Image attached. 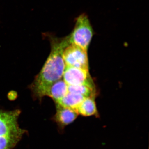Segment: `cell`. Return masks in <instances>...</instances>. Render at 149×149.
Listing matches in <instances>:
<instances>
[{
	"instance_id": "1",
	"label": "cell",
	"mask_w": 149,
	"mask_h": 149,
	"mask_svg": "<svg viewBox=\"0 0 149 149\" xmlns=\"http://www.w3.org/2000/svg\"><path fill=\"white\" fill-rule=\"evenodd\" d=\"M51 51L40 73L30 86L33 95L40 99L47 96L49 89L63 77L65 65L63 58L65 49L69 45L68 36L58 38L49 36Z\"/></svg>"
},
{
	"instance_id": "2",
	"label": "cell",
	"mask_w": 149,
	"mask_h": 149,
	"mask_svg": "<svg viewBox=\"0 0 149 149\" xmlns=\"http://www.w3.org/2000/svg\"><path fill=\"white\" fill-rule=\"evenodd\" d=\"M19 110H0V149H11L21 139L24 130L19 126Z\"/></svg>"
},
{
	"instance_id": "3",
	"label": "cell",
	"mask_w": 149,
	"mask_h": 149,
	"mask_svg": "<svg viewBox=\"0 0 149 149\" xmlns=\"http://www.w3.org/2000/svg\"><path fill=\"white\" fill-rule=\"evenodd\" d=\"M94 34L88 15L83 13L75 19L73 30L68 36L70 44H74L88 51Z\"/></svg>"
},
{
	"instance_id": "6",
	"label": "cell",
	"mask_w": 149,
	"mask_h": 149,
	"mask_svg": "<svg viewBox=\"0 0 149 149\" xmlns=\"http://www.w3.org/2000/svg\"><path fill=\"white\" fill-rule=\"evenodd\" d=\"M78 115L76 111L56 104V112L55 117L60 126L64 127L72 123L77 118Z\"/></svg>"
},
{
	"instance_id": "5",
	"label": "cell",
	"mask_w": 149,
	"mask_h": 149,
	"mask_svg": "<svg viewBox=\"0 0 149 149\" xmlns=\"http://www.w3.org/2000/svg\"><path fill=\"white\" fill-rule=\"evenodd\" d=\"M62 77L68 86L81 85H95L90 75L89 70L81 68L66 66Z\"/></svg>"
},
{
	"instance_id": "4",
	"label": "cell",
	"mask_w": 149,
	"mask_h": 149,
	"mask_svg": "<svg viewBox=\"0 0 149 149\" xmlns=\"http://www.w3.org/2000/svg\"><path fill=\"white\" fill-rule=\"evenodd\" d=\"M63 56L65 66L89 70L88 52L81 47L70 44L65 49Z\"/></svg>"
},
{
	"instance_id": "9",
	"label": "cell",
	"mask_w": 149,
	"mask_h": 149,
	"mask_svg": "<svg viewBox=\"0 0 149 149\" xmlns=\"http://www.w3.org/2000/svg\"><path fill=\"white\" fill-rule=\"evenodd\" d=\"M95 99V97L85 98L77 109L78 114L84 116H97L98 113Z\"/></svg>"
},
{
	"instance_id": "10",
	"label": "cell",
	"mask_w": 149,
	"mask_h": 149,
	"mask_svg": "<svg viewBox=\"0 0 149 149\" xmlns=\"http://www.w3.org/2000/svg\"><path fill=\"white\" fill-rule=\"evenodd\" d=\"M68 92L79 94L85 98L96 97L97 94L95 85H88L68 86Z\"/></svg>"
},
{
	"instance_id": "8",
	"label": "cell",
	"mask_w": 149,
	"mask_h": 149,
	"mask_svg": "<svg viewBox=\"0 0 149 149\" xmlns=\"http://www.w3.org/2000/svg\"><path fill=\"white\" fill-rule=\"evenodd\" d=\"M85 98V97L79 94L68 92L59 102L56 104L77 111V108Z\"/></svg>"
},
{
	"instance_id": "7",
	"label": "cell",
	"mask_w": 149,
	"mask_h": 149,
	"mask_svg": "<svg viewBox=\"0 0 149 149\" xmlns=\"http://www.w3.org/2000/svg\"><path fill=\"white\" fill-rule=\"evenodd\" d=\"M68 93V85L61 79L52 85L48 91L47 96L50 97L56 103H57Z\"/></svg>"
}]
</instances>
